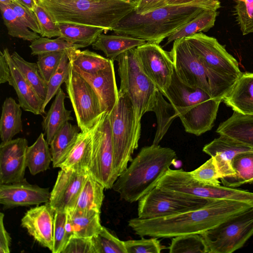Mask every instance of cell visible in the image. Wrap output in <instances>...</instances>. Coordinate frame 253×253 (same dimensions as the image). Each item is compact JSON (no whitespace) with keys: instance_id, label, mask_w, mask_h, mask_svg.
Instances as JSON below:
<instances>
[{"instance_id":"obj_1","label":"cell","mask_w":253,"mask_h":253,"mask_svg":"<svg viewBox=\"0 0 253 253\" xmlns=\"http://www.w3.org/2000/svg\"><path fill=\"white\" fill-rule=\"evenodd\" d=\"M252 207L243 202L211 199L200 208L176 214L153 218H133L128 220V225L141 237L170 238L201 234Z\"/></svg>"},{"instance_id":"obj_2","label":"cell","mask_w":253,"mask_h":253,"mask_svg":"<svg viewBox=\"0 0 253 253\" xmlns=\"http://www.w3.org/2000/svg\"><path fill=\"white\" fill-rule=\"evenodd\" d=\"M220 7L218 0H195L182 5L167 4L143 14L133 11L123 19L113 31L115 34L159 44L204 10H217Z\"/></svg>"},{"instance_id":"obj_3","label":"cell","mask_w":253,"mask_h":253,"mask_svg":"<svg viewBox=\"0 0 253 253\" xmlns=\"http://www.w3.org/2000/svg\"><path fill=\"white\" fill-rule=\"evenodd\" d=\"M176 159V152L170 148L153 144L143 147L112 188L122 200L130 203L138 201L157 186Z\"/></svg>"},{"instance_id":"obj_4","label":"cell","mask_w":253,"mask_h":253,"mask_svg":"<svg viewBox=\"0 0 253 253\" xmlns=\"http://www.w3.org/2000/svg\"><path fill=\"white\" fill-rule=\"evenodd\" d=\"M57 23L96 26L113 31L134 11L135 4L122 0H42Z\"/></svg>"},{"instance_id":"obj_5","label":"cell","mask_w":253,"mask_h":253,"mask_svg":"<svg viewBox=\"0 0 253 253\" xmlns=\"http://www.w3.org/2000/svg\"><path fill=\"white\" fill-rule=\"evenodd\" d=\"M164 96L176 109L185 131L197 136L212 128L222 101L200 88L183 84L175 71Z\"/></svg>"},{"instance_id":"obj_6","label":"cell","mask_w":253,"mask_h":253,"mask_svg":"<svg viewBox=\"0 0 253 253\" xmlns=\"http://www.w3.org/2000/svg\"><path fill=\"white\" fill-rule=\"evenodd\" d=\"M170 52L180 81L190 87L205 90L212 98L222 101L236 81L221 77L208 69L185 38L174 41Z\"/></svg>"},{"instance_id":"obj_7","label":"cell","mask_w":253,"mask_h":253,"mask_svg":"<svg viewBox=\"0 0 253 253\" xmlns=\"http://www.w3.org/2000/svg\"><path fill=\"white\" fill-rule=\"evenodd\" d=\"M114 148V167L118 177L132 160L138 147L141 129L137 128L133 104L126 94L119 91L118 101L109 114Z\"/></svg>"},{"instance_id":"obj_8","label":"cell","mask_w":253,"mask_h":253,"mask_svg":"<svg viewBox=\"0 0 253 253\" xmlns=\"http://www.w3.org/2000/svg\"><path fill=\"white\" fill-rule=\"evenodd\" d=\"M135 48L121 54L116 60L120 79L119 91L126 94L131 100L137 127L141 129V118L146 113L151 111L159 90L142 71L136 57Z\"/></svg>"},{"instance_id":"obj_9","label":"cell","mask_w":253,"mask_h":253,"mask_svg":"<svg viewBox=\"0 0 253 253\" xmlns=\"http://www.w3.org/2000/svg\"><path fill=\"white\" fill-rule=\"evenodd\" d=\"M208 253H232L253 235V207L201 234Z\"/></svg>"},{"instance_id":"obj_10","label":"cell","mask_w":253,"mask_h":253,"mask_svg":"<svg viewBox=\"0 0 253 253\" xmlns=\"http://www.w3.org/2000/svg\"><path fill=\"white\" fill-rule=\"evenodd\" d=\"M211 200L157 186L138 201V217L153 218L176 214L200 208Z\"/></svg>"},{"instance_id":"obj_11","label":"cell","mask_w":253,"mask_h":253,"mask_svg":"<svg viewBox=\"0 0 253 253\" xmlns=\"http://www.w3.org/2000/svg\"><path fill=\"white\" fill-rule=\"evenodd\" d=\"M92 153L88 173L105 189L118 178L114 167V148L109 115L104 113L91 128Z\"/></svg>"},{"instance_id":"obj_12","label":"cell","mask_w":253,"mask_h":253,"mask_svg":"<svg viewBox=\"0 0 253 253\" xmlns=\"http://www.w3.org/2000/svg\"><path fill=\"white\" fill-rule=\"evenodd\" d=\"M65 83L77 125L81 131L91 129L104 113L98 95L88 82L73 68L71 64Z\"/></svg>"},{"instance_id":"obj_13","label":"cell","mask_w":253,"mask_h":253,"mask_svg":"<svg viewBox=\"0 0 253 253\" xmlns=\"http://www.w3.org/2000/svg\"><path fill=\"white\" fill-rule=\"evenodd\" d=\"M185 38L203 64L211 71L235 81L242 74L237 60L215 38L202 32Z\"/></svg>"},{"instance_id":"obj_14","label":"cell","mask_w":253,"mask_h":253,"mask_svg":"<svg viewBox=\"0 0 253 253\" xmlns=\"http://www.w3.org/2000/svg\"><path fill=\"white\" fill-rule=\"evenodd\" d=\"M135 52L142 71L164 95L174 71L170 52L164 50L159 44L150 42L136 47Z\"/></svg>"},{"instance_id":"obj_15","label":"cell","mask_w":253,"mask_h":253,"mask_svg":"<svg viewBox=\"0 0 253 253\" xmlns=\"http://www.w3.org/2000/svg\"><path fill=\"white\" fill-rule=\"evenodd\" d=\"M172 190L206 199L243 202L253 206V192L225 186L206 185L196 180L190 172L180 169L171 180Z\"/></svg>"},{"instance_id":"obj_16","label":"cell","mask_w":253,"mask_h":253,"mask_svg":"<svg viewBox=\"0 0 253 253\" xmlns=\"http://www.w3.org/2000/svg\"><path fill=\"white\" fill-rule=\"evenodd\" d=\"M88 174L86 171L61 169L48 201L55 212H67L74 209Z\"/></svg>"},{"instance_id":"obj_17","label":"cell","mask_w":253,"mask_h":253,"mask_svg":"<svg viewBox=\"0 0 253 253\" xmlns=\"http://www.w3.org/2000/svg\"><path fill=\"white\" fill-rule=\"evenodd\" d=\"M28 141L17 138L0 145V183L8 184L23 180L26 165Z\"/></svg>"},{"instance_id":"obj_18","label":"cell","mask_w":253,"mask_h":253,"mask_svg":"<svg viewBox=\"0 0 253 253\" xmlns=\"http://www.w3.org/2000/svg\"><path fill=\"white\" fill-rule=\"evenodd\" d=\"M50 196L48 188L31 184L25 178L17 182L0 184V203L4 209L46 203Z\"/></svg>"},{"instance_id":"obj_19","label":"cell","mask_w":253,"mask_h":253,"mask_svg":"<svg viewBox=\"0 0 253 253\" xmlns=\"http://www.w3.org/2000/svg\"><path fill=\"white\" fill-rule=\"evenodd\" d=\"M55 211L48 202L27 211L21 219V226L36 241L51 251L53 247Z\"/></svg>"},{"instance_id":"obj_20","label":"cell","mask_w":253,"mask_h":253,"mask_svg":"<svg viewBox=\"0 0 253 253\" xmlns=\"http://www.w3.org/2000/svg\"><path fill=\"white\" fill-rule=\"evenodd\" d=\"M72 66L96 91L101 103L102 112L109 114L115 106L119 98L114 62L107 68L92 75L84 73L72 65Z\"/></svg>"},{"instance_id":"obj_21","label":"cell","mask_w":253,"mask_h":253,"mask_svg":"<svg viewBox=\"0 0 253 253\" xmlns=\"http://www.w3.org/2000/svg\"><path fill=\"white\" fill-rule=\"evenodd\" d=\"M2 51L10 69L8 83L15 90L21 107L35 115H42L44 114L42 111L44 101L40 97L19 70L8 49L4 48Z\"/></svg>"},{"instance_id":"obj_22","label":"cell","mask_w":253,"mask_h":253,"mask_svg":"<svg viewBox=\"0 0 253 253\" xmlns=\"http://www.w3.org/2000/svg\"><path fill=\"white\" fill-rule=\"evenodd\" d=\"M222 101L234 112L253 115V73H242Z\"/></svg>"},{"instance_id":"obj_23","label":"cell","mask_w":253,"mask_h":253,"mask_svg":"<svg viewBox=\"0 0 253 253\" xmlns=\"http://www.w3.org/2000/svg\"><path fill=\"white\" fill-rule=\"evenodd\" d=\"M92 153L91 129L80 132L65 159L58 168L64 170L88 172Z\"/></svg>"},{"instance_id":"obj_24","label":"cell","mask_w":253,"mask_h":253,"mask_svg":"<svg viewBox=\"0 0 253 253\" xmlns=\"http://www.w3.org/2000/svg\"><path fill=\"white\" fill-rule=\"evenodd\" d=\"M253 148V115H244L236 112L221 123L216 130Z\"/></svg>"},{"instance_id":"obj_25","label":"cell","mask_w":253,"mask_h":253,"mask_svg":"<svg viewBox=\"0 0 253 253\" xmlns=\"http://www.w3.org/2000/svg\"><path fill=\"white\" fill-rule=\"evenodd\" d=\"M66 97L65 93L60 87L46 116L43 118L42 126L49 145L64 125L69 121L74 120L71 116L72 111L66 109L65 107Z\"/></svg>"},{"instance_id":"obj_26","label":"cell","mask_w":253,"mask_h":253,"mask_svg":"<svg viewBox=\"0 0 253 253\" xmlns=\"http://www.w3.org/2000/svg\"><path fill=\"white\" fill-rule=\"evenodd\" d=\"M146 42L129 36L101 34L91 45L93 49L102 51L106 58L114 61L124 52Z\"/></svg>"},{"instance_id":"obj_27","label":"cell","mask_w":253,"mask_h":253,"mask_svg":"<svg viewBox=\"0 0 253 253\" xmlns=\"http://www.w3.org/2000/svg\"><path fill=\"white\" fill-rule=\"evenodd\" d=\"M104 186L89 173L86 177L73 209L68 211L100 212L104 198Z\"/></svg>"},{"instance_id":"obj_28","label":"cell","mask_w":253,"mask_h":253,"mask_svg":"<svg viewBox=\"0 0 253 253\" xmlns=\"http://www.w3.org/2000/svg\"><path fill=\"white\" fill-rule=\"evenodd\" d=\"M12 97H7L2 105L0 119V136L2 142L12 139L22 131V110Z\"/></svg>"},{"instance_id":"obj_29","label":"cell","mask_w":253,"mask_h":253,"mask_svg":"<svg viewBox=\"0 0 253 253\" xmlns=\"http://www.w3.org/2000/svg\"><path fill=\"white\" fill-rule=\"evenodd\" d=\"M61 38L73 44L84 47L92 45L106 30L102 28L70 23H57Z\"/></svg>"},{"instance_id":"obj_30","label":"cell","mask_w":253,"mask_h":253,"mask_svg":"<svg viewBox=\"0 0 253 253\" xmlns=\"http://www.w3.org/2000/svg\"><path fill=\"white\" fill-rule=\"evenodd\" d=\"M78 125L68 122L53 137L49 145L54 168H58L69 153L80 133Z\"/></svg>"},{"instance_id":"obj_31","label":"cell","mask_w":253,"mask_h":253,"mask_svg":"<svg viewBox=\"0 0 253 253\" xmlns=\"http://www.w3.org/2000/svg\"><path fill=\"white\" fill-rule=\"evenodd\" d=\"M49 145L42 133L36 141L28 147L26 154V165L31 174L36 175L49 168L50 164L52 162Z\"/></svg>"},{"instance_id":"obj_32","label":"cell","mask_w":253,"mask_h":253,"mask_svg":"<svg viewBox=\"0 0 253 253\" xmlns=\"http://www.w3.org/2000/svg\"><path fill=\"white\" fill-rule=\"evenodd\" d=\"M231 163L235 175L221 178L223 186L235 188L245 184H253V151L238 154Z\"/></svg>"},{"instance_id":"obj_33","label":"cell","mask_w":253,"mask_h":253,"mask_svg":"<svg viewBox=\"0 0 253 253\" xmlns=\"http://www.w3.org/2000/svg\"><path fill=\"white\" fill-rule=\"evenodd\" d=\"M203 151L211 157L218 155L231 162L238 154L253 151V148L226 135L219 134L218 138L205 145L203 148Z\"/></svg>"},{"instance_id":"obj_34","label":"cell","mask_w":253,"mask_h":253,"mask_svg":"<svg viewBox=\"0 0 253 253\" xmlns=\"http://www.w3.org/2000/svg\"><path fill=\"white\" fill-rule=\"evenodd\" d=\"M67 53L73 66L88 74H96L114 62L88 49H74Z\"/></svg>"},{"instance_id":"obj_35","label":"cell","mask_w":253,"mask_h":253,"mask_svg":"<svg viewBox=\"0 0 253 253\" xmlns=\"http://www.w3.org/2000/svg\"><path fill=\"white\" fill-rule=\"evenodd\" d=\"M217 10L206 9L170 35L165 45L174 41L186 38L201 32H207L214 25Z\"/></svg>"},{"instance_id":"obj_36","label":"cell","mask_w":253,"mask_h":253,"mask_svg":"<svg viewBox=\"0 0 253 253\" xmlns=\"http://www.w3.org/2000/svg\"><path fill=\"white\" fill-rule=\"evenodd\" d=\"M163 94L158 90L156 100L151 111L155 112L157 118V126L153 144L158 145L162 140L173 121L178 117V114L174 107L167 102Z\"/></svg>"},{"instance_id":"obj_37","label":"cell","mask_w":253,"mask_h":253,"mask_svg":"<svg viewBox=\"0 0 253 253\" xmlns=\"http://www.w3.org/2000/svg\"><path fill=\"white\" fill-rule=\"evenodd\" d=\"M73 227V235L77 237L92 238L97 234L102 226L100 222V212L90 211L80 212L67 211Z\"/></svg>"},{"instance_id":"obj_38","label":"cell","mask_w":253,"mask_h":253,"mask_svg":"<svg viewBox=\"0 0 253 253\" xmlns=\"http://www.w3.org/2000/svg\"><path fill=\"white\" fill-rule=\"evenodd\" d=\"M11 55L15 64L25 78L40 97L44 101L47 94V83L42 78L37 63L25 60L16 51Z\"/></svg>"},{"instance_id":"obj_39","label":"cell","mask_w":253,"mask_h":253,"mask_svg":"<svg viewBox=\"0 0 253 253\" xmlns=\"http://www.w3.org/2000/svg\"><path fill=\"white\" fill-rule=\"evenodd\" d=\"M0 9L4 24L10 36L31 42L41 37L27 27L9 5L0 3Z\"/></svg>"},{"instance_id":"obj_40","label":"cell","mask_w":253,"mask_h":253,"mask_svg":"<svg viewBox=\"0 0 253 253\" xmlns=\"http://www.w3.org/2000/svg\"><path fill=\"white\" fill-rule=\"evenodd\" d=\"M169 249L170 253H208L204 238L197 234L173 237Z\"/></svg>"},{"instance_id":"obj_41","label":"cell","mask_w":253,"mask_h":253,"mask_svg":"<svg viewBox=\"0 0 253 253\" xmlns=\"http://www.w3.org/2000/svg\"><path fill=\"white\" fill-rule=\"evenodd\" d=\"M29 47L33 55L54 52H67L72 49L85 47L82 45L70 43L60 37L51 39L41 36L32 41Z\"/></svg>"},{"instance_id":"obj_42","label":"cell","mask_w":253,"mask_h":253,"mask_svg":"<svg viewBox=\"0 0 253 253\" xmlns=\"http://www.w3.org/2000/svg\"><path fill=\"white\" fill-rule=\"evenodd\" d=\"M92 240L95 253H127L125 241L120 240L104 226Z\"/></svg>"},{"instance_id":"obj_43","label":"cell","mask_w":253,"mask_h":253,"mask_svg":"<svg viewBox=\"0 0 253 253\" xmlns=\"http://www.w3.org/2000/svg\"><path fill=\"white\" fill-rule=\"evenodd\" d=\"M71 67L67 52L63 55L58 67L50 77L47 84V89L46 98L43 102L42 111L45 113V108L51 99L56 95L61 85L65 83L68 79Z\"/></svg>"},{"instance_id":"obj_44","label":"cell","mask_w":253,"mask_h":253,"mask_svg":"<svg viewBox=\"0 0 253 253\" xmlns=\"http://www.w3.org/2000/svg\"><path fill=\"white\" fill-rule=\"evenodd\" d=\"M234 15L243 35L253 33V0H234Z\"/></svg>"},{"instance_id":"obj_45","label":"cell","mask_w":253,"mask_h":253,"mask_svg":"<svg viewBox=\"0 0 253 253\" xmlns=\"http://www.w3.org/2000/svg\"><path fill=\"white\" fill-rule=\"evenodd\" d=\"M191 175L199 182L208 185L219 186L221 177L213 157H211L197 169L190 172Z\"/></svg>"},{"instance_id":"obj_46","label":"cell","mask_w":253,"mask_h":253,"mask_svg":"<svg viewBox=\"0 0 253 253\" xmlns=\"http://www.w3.org/2000/svg\"><path fill=\"white\" fill-rule=\"evenodd\" d=\"M65 52H49L38 55V67L42 78L47 84L58 67Z\"/></svg>"},{"instance_id":"obj_47","label":"cell","mask_w":253,"mask_h":253,"mask_svg":"<svg viewBox=\"0 0 253 253\" xmlns=\"http://www.w3.org/2000/svg\"><path fill=\"white\" fill-rule=\"evenodd\" d=\"M41 28L40 36L51 38L61 36L58 23L56 22L46 9L38 3L34 10Z\"/></svg>"},{"instance_id":"obj_48","label":"cell","mask_w":253,"mask_h":253,"mask_svg":"<svg viewBox=\"0 0 253 253\" xmlns=\"http://www.w3.org/2000/svg\"><path fill=\"white\" fill-rule=\"evenodd\" d=\"M66 218L67 212H55L52 253H62L69 241L65 229Z\"/></svg>"},{"instance_id":"obj_49","label":"cell","mask_w":253,"mask_h":253,"mask_svg":"<svg viewBox=\"0 0 253 253\" xmlns=\"http://www.w3.org/2000/svg\"><path fill=\"white\" fill-rule=\"evenodd\" d=\"M127 253H160L163 247L157 238L149 239L142 237L139 240L125 241Z\"/></svg>"},{"instance_id":"obj_50","label":"cell","mask_w":253,"mask_h":253,"mask_svg":"<svg viewBox=\"0 0 253 253\" xmlns=\"http://www.w3.org/2000/svg\"><path fill=\"white\" fill-rule=\"evenodd\" d=\"M9 5L27 27L32 31L41 35V28L34 11L23 6L17 1H12Z\"/></svg>"},{"instance_id":"obj_51","label":"cell","mask_w":253,"mask_h":253,"mask_svg":"<svg viewBox=\"0 0 253 253\" xmlns=\"http://www.w3.org/2000/svg\"><path fill=\"white\" fill-rule=\"evenodd\" d=\"M62 253H95L92 238L72 236Z\"/></svg>"},{"instance_id":"obj_52","label":"cell","mask_w":253,"mask_h":253,"mask_svg":"<svg viewBox=\"0 0 253 253\" xmlns=\"http://www.w3.org/2000/svg\"><path fill=\"white\" fill-rule=\"evenodd\" d=\"M167 0H137L134 12L143 14L167 5Z\"/></svg>"},{"instance_id":"obj_53","label":"cell","mask_w":253,"mask_h":253,"mask_svg":"<svg viewBox=\"0 0 253 253\" xmlns=\"http://www.w3.org/2000/svg\"><path fill=\"white\" fill-rule=\"evenodd\" d=\"M4 214L0 213V253H9L11 238L4 225Z\"/></svg>"},{"instance_id":"obj_54","label":"cell","mask_w":253,"mask_h":253,"mask_svg":"<svg viewBox=\"0 0 253 253\" xmlns=\"http://www.w3.org/2000/svg\"><path fill=\"white\" fill-rule=\"evenodd\" d=\"M10 76V69L8 63L3 51L0 52V83L8 82Z\"/></svg>"},{"instance_id":"obj_55","label":"cell","mask_w":253,"mask_h":253,"mask_svg":"<svg viewBox=\"0 0 253 253\" xmlns=\"http://www.w3.org/2000/svg\"><path fill=\"white\" fill-rule=\"evenodd\" d=\"M23 6L34 11L38 2L35 0H16Z\"/></svg>"},{"instance_id":"obj_56","label":"cell","mask_w":253,"mask_h":253,"mask_svg":"<svg viewBox=\"0 0 253 253\" xmlns=\"http://www.w3.org/2000/svg\"><path fill=\"white\" fill-rule=\"evenodd\" d=\"M195 0H167L168 5H182L190 3Z\"/></svg>"},{"instance_id":"obj_57","label":"cell","mask_w":253,"mask_h":253,"mask_svg":"<svg viewBox=\"0 0 253 253\" xmlns=\"http://www.w3.org/2000/svg\"><path fill=\"white\" fill-rule=\"evenodd\" d=\"M12 2V0H0V3L9 5Z\"/></svg>"},{"instance_id":"obj_58","label":"cell","mask_w":253,"mask_h":253,"mask_svg":"<svg viewBox=\"0 0 253 253\" xmlns=\"http://www.w3.org/2000/svg\"><path fill=\"white\" fill-rule=\"evenodd\" d=\"M122 0L127 1V2H131V3H134L135 4L136 2V1H137V0Z\"/></svg>"},{"instance_id":"obj_59","label":"cell","mask_w":253,"mask_h":253,"mask_svg":"<svg viewBox=\"0 0 253 253\" xmlns=\"http://www.w3.org/2000/svg\"><path fill=\"white\" fill-rule=\"evenodd\" d=\"M38 3L41 1L42 0H35Z\"/></svg>"},{"instance_id":"obj_60","label":"cell","mask_w":253,"mask_h":253,"mask_svg":"<svg viewBox=\"0 0 253 253\" xmlns=\"http://www.w3.org/2000/svg\"><path fill=\"white\" fill-rule=\"evenodd\" d=\"M16 0H12V1H16Z\"/></svg>"}]
</instances>
